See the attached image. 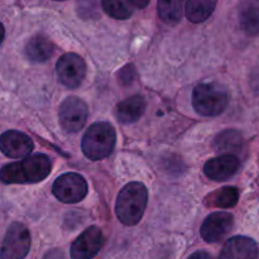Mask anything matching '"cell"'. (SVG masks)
Listing matches in <instances>:
<instances>
[{
  "instance_id": "cell-1",
  "label": "cell",
  "mask_w": 259,
  "mask_h": 259,
  "mask_svg": "<svg viewBox=\"0 0 259 259\" xmlns=\"http://www.w3.org/2000/svg\"><path fill=\"white\" fill-rule=\"evenodd\" d=\"M52 163L46 154L28 156L20 162H14L0 168L3 184H37L50 175Z\"/></svg>"
},
{
  "instance_id": "cell-2",
  "label": "cell",
  "mask_w": 259,
  "mask_h": 259,
  "mask_svg": "<svg viewBox=\"0 0 259 259\" xmlns=\"http://www.w3.org/2000/svg\"><path fill=\"white\" fill-rule=\"evenodd\" d=\"M148 202V190L142 182H129L121 189L116 199V217L124 225L141 222Z\"/></svg>"
},
{
  "instance_id": "cell-3",
  "label": "cell",
  "mask_w": 259,
  "mask_h": 259,
  "mask_svg": "<svg viewBox=\"0 0 259 259\" xmlns=\"http://www.w3.org/2000/svg\"><path fill=\"white\" fill-rule=\"evenodd\" d=\"M116 142V132L111 124L99 121L89 126L83 134L81 148L91 161H99L110 156Z\"/></svg>"
},
{
  "instance_id": "cell-4",
  "label": "cell",
  "mask_w": 259,
  "mask_h": 259,
  "mask_svg": "<svg viewBox=\"0 0 259 259\" xmlns=\"http://www.w3.org/2000/svg\"><path fill=\"white\" fill-rule=\"evenodd\" d=\"M229 104V95L224 86L217 82L200 83L192 93V106L204 116L220 115Z\"/></svg>"
},
{
  "instance_id": "cell-5",
  "label": "cell",
  "mask_w": 259,
  "mask_h": 259,
  "mask_svg": "<svg viewBox=\"0 0 259 259\" xmlns=\"http://www.w3.org/2000/svg\"><path fill=\"white\" fill-rule=\"evenodd\" d=\"M30 249L29 230L22 223H13L7 230L2 248L0 259H24Z\"/></svg>"
},
{
  "instance_id": "cell-6",
  "label": "cell",
  "mask_w": 259,
  "mask_h": 259,
  "mask_svg": "<svg viewBox=\"0 0 259 259\" xmlns=\"http://www.w3.org/2000/svg\"><path fill=\"white\" fill-rule=\"evenodd\" d=\"M53 195L65 204H76L88 195V184L81 175L75 172L63 174L55 181Z\"/></svg>"
},
{
  "instance_id": "cell-7",
  "label": "cell",
  "mask_w": 259,
  "mask_h": 259,
  "mask_svg": "<svg viewBox=\"0 0 259 259\" xmlns=\"http://www.w3.org/2000/svg\"><path fill=\"white\" fill-rule=\"evenodd\" d=\"M89 109L83 100L70 96L61 104L58 109V119L60 124L68 133H76L81 131L88 120Z\"/></svg>"
},
{
  "instance_id": "cell-8",
  "label": "cell",
  "mask_w": 259,
  "mask_h": 259,
  "mask_svg": "<svg viewBox=\"0 0 259 259\" xmlns=\"http://www.w3.org/2000/svg\"><path fill=\"white\" fill-rule=\"evenodd\" d=\"M58 80L68 89H76L82 83L86 76V63L76 53H65L56 65Z\"/></svg>"
},
{
  "instance_id": "cell-9",
  "label": "cell",
  "mask_w": 259,
  "mask_h": 259,
  "mask_svg": "<svg viewBox=\"0 0 259 259\" xmlns=\"http://www.w3.org/2000/svg\"><path fill=\"white\" fill-rule=\"evenodd\" d=\"M103 243L104 235L100 228L89 227L71 245V259H93L100 252Z\"/></svg>"
},
{
  "instance_id": "cell-10",
  "label": "cell",
  "mask_w": 259,
  "mask_h": 259,
  "mask_svg": "<svg viewBox=\"0 0 259 259\" xmlns=\"http://www.w3.org/2000/svg\"><path fill=\"white\" fill-rule=\"evenodd\" d=\"M234 225V218L230 212H212L202 223L201 237L207 243H219L224 239Z\"/></svg>"
},
{
  "instance_id": "cell-11",
  "label": "cell",
  "mask_w": 259,
  "mask_h": 259,
  "mask_svg": "<svg viewBox=\"0 0 259 259\" xmlns=\"http://www.w3.org/2000/svg\"><path fill=\"white\" fill-rule=\"evenodd\" d=\"M33 148L32 139L22 132L8 131L0 136V151L9 158L28 157Z\"/></svg>"
},
{
  "instance_id": "cell-12",
  "label": "cell",
  "mask_w": 259,
  "mask_h": 259,
  "mask_svg": "<svg viewBox=\"0 0 259 259\" xmlns=\"http://www.w3.org/2000/svg\"><path fill=\"white\" fill-rule=\"evenodd\" d=\"M239 167L240 161L237 156L223 154L207 161L204 166V172L210 180L225 181L234 176Z\"/></svg>"
},
{
  "instance_id": "cell-13",
  "label": "cell",
  "mask_w": 259,
  "mask_h": 259,
  "mask_svg": "<svg viewBox=\"0 0 259 259\" xmlns=\"http://www.w3.org/2000/svg\"><path fill=\"white\" fill-rule=\"evenodd\" d=\"M219 259H258L257 243L248 237H233L223 247Z\"/></svg>"
},
{
  "instance_id": "cell-14",
  "label": "cell",
  "mask_w": 259,
  "mask_h": 259,
  "mask_svg": "<svg viewBox=\"0 0 259 259\" xmlns=\"http://www.w3.org/2000/svg\"><path fill=\"white\" fill-rule=\"evenodd\" d=\"M146 105L147 104L143 96H131L116 106V118L123 124L136 123L146 111Z\"/></svg>"
},
{
  "instance_id": "cell-15",
  "label": "cell",
  "mask_w": 259,
  "mask_h": 259,
  "mask_svg": "<svg viewBox=\"0 0 259 259\" xmlns=\"http://www.w3.org/2000/svg\"><path fill=\"white\" fill-rule=\"evenodd\" d=\"M55 52L52 40L43 34H37L28 40L25 46V55L33 63H43L50 60Z\"/></svg>"
},
{
  "instance_id": "cell-16",
  "label": "cell",
  "mask_w": 259,
  "mask_h": 259,
  "mask_svg": "<svg viewBox=\"0 0 259 259\" xmlns=\"http://www.w3.org/2000/svg\"><path fill=\"white\" fill-rule=\"evenodd\" d=\"M214 147L217 151L235 156V153H240L244 148V139L238 131H224L215 138Z\"/></svg>"
},
{
  "instance_id": "cell-17",
  "label": "cell",
  "mask_w": 259,
  "mask_h": 259,
  "mask_svg": "<svg viewBox=\"0 0 259 259\" xmlns=\"http://www.w3.org/2000/svg\"><path fill=\"white\" fill-rule=\"evenodd\" d=\"M217 7L215 0H189L186 3V17L194 23L206 20Z\"/></svg>"
},
{
  "instance_id": "cell-18",
  "label": "cell",
  "mask_w": 259,
  "mask_h": 259,
  "mask_svg": "<svg viewBox=\"0 0 259 259\" xmlns=\"http://www.w3.org/2000/svg\"><path fill=\"white\" fill-rule=\"evenodd\" d=\"M240 27L248 35L259 34V5H248L240 12Z\"/></svg>"
},
{
  "instance_id": "cell-19",
  "label": "cell",
  "mask_w": 259,
  "mask_h": 259,
  "mask_svg": "<svg viewBox=\"0 0 259 259\" xmlns=\"http://www.w3.org/2000/svg\"><path fill=\"white\" fill-rule=\"evenodd\" d=\"M182 3L174 0V2H159L158 3V15L167 24H177L182 18Z\"/></svg>"
},
{
  "instance_id": "cell-20",
  "label": "cell",
  "mask_w": 259,
  "mask_h": 259,
  "mask_svg": "<svg viewBox=\"0 0 259 259\" xmlns=\"http://www.w3.org/2000/svg\"><path fill=\"white\" fill-rule=\"evenodd\" d=\"M238 200H239V190L237 187L228 186L215 192L212 196V205L223 209H229L237 205Z\"/></svg>"
},
{
  "instance_id": "cell-21",
  "label": "cell",
  "mask_w": 259,
  "mask_h": 259,
  "mask_svg": "<svg viewBox=\"0 0 259 259\" xmlns=\"http://www.w3.org/2000/svg\"><path fill=\"white\" fill-rule=\"evenodd\" d=\"M101 5H103L104 12L110 15L111 18H115V19H128L133 14V9H132L129 2L104 0Z\"/></svg>"
},
{
  "instance_id": "cell-22",
  "label": "cell",
  "mask_w": 259,
  "mask_h": 259,
  "mask_svg": "<svg viewBox=\"0 0 259 259\" xmlns=\"http://www.w3.org/2000/svg\"><path fill=\"white\" fill-rule=\"evenodd\" d=\"M134 77H136V71H134L133 66H126V67H124L123 70L120 71V73H119V78H120L121 82L125 83V85H129V83L133 82Z\"/></svg>"
},
{
  "instance_id": "cell-23",
  "label": "cell",
  "mask_w": 259,
  "mask_h": 259,
  "mask_svg": "<svg viewBox=\"0 0 259 259\" xmlns=\"http://www.w3.org/2000/svg\"><path fill=\"white\" fill-rule=\"evenodd\" d=\"M43 259H66V255L61 249H51L46 253Z\"/></svg>"
},
{
  "instance_id": "cell-24",
  "label": "cell",
  "mask_w": 259,
  "mask_h": 259,
  "mask_svg": "<svg viewBox=\"0 0 259 259\" xmlns=\"http://www.w3.org/2000/svg\"><path fill=\"white\" fill-rule=\"evenodd\" d=\"M189 259H212V257L209 253L205 252V250H200V252H196L192 255H190Z\"/></svg>"
},
{
  "instance_id": "cell-25",
  "label": "cell",
  "mask_w": 259,
  "mask_h": 259,
  "mask_svg": "<svg viewBox=\"0 0 259 259\" xmlns=\"http://www.w3.org/2000/svg\"><path fill=\"white\" fill-rule=\"evenodd\" d=\"M129 4L132 7H136V8H146L148 5V2L144 0V2H139V0H129Z\"/></svg>"
},
{
  "instance_id": "cell-26",
  "label": "cell",
  "mask_w": 259,
  "mask_h": 259,
  "mask_svg": "<svg viewBox=\"0 0 259 259\" xmlns=\"http://www.w3.org/2000/svg\"><path fill=\"white\" fill-rule=\"evenodd\" d=\"M4 35H5V29H4V25L0 23V43L3 42V39H4Z\"/></svg>"
}]
</instances>
